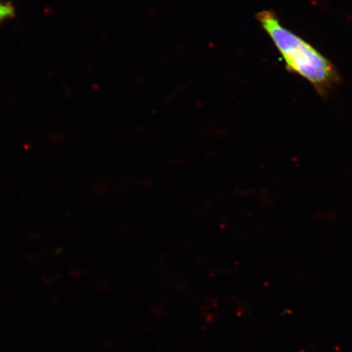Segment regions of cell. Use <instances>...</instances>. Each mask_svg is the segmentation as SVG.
Instances as JSON below:
<instances>
[{
    "instance_id": "obj_1",
    "label": "cell",
    "mask_w": 352,
    "mask_h": 352,
    "mask_svg": "<svg viewBox=\"0 0 352 352\" xmlns=\"http://www.w3.org/2000/svg\"><path fill=\"white\" fill-rule=\"evenodd\" d=\"M256 19L274 42L289 73L310 83L321 98L327 99L341 78L327 57L281 23L274 11L258 12Z\"/></svg>"
},
{
    "instance_id": "obj_2",
    "label": "cell",
    "mask_w": 352,
    "mask_h": 352,
    "mask_svg": "<svg viewBox=\"0 0 352 352\" xmlns=\"http://www.w3.org/2000/svg\"><path fill=\"white\" fill-rule=\"evenodd\" d=\"M14 16V8L10 3H0V22L12 19Z\"/></svg>"
}]
</instances>
